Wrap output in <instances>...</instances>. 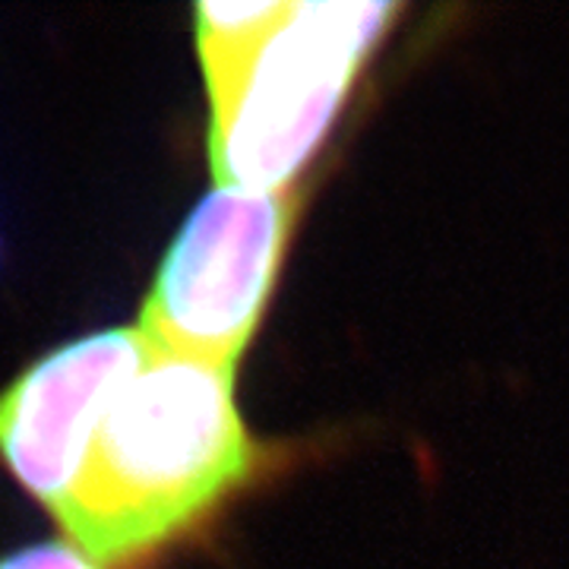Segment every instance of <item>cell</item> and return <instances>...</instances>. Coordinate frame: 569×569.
I'll list each match as a JSON object with an SVG mask.
<instances>
[{
    "instance_id": "obj_1",
    "label": "cell",
    "mask_w": 569,
    "mask_h": 569,
    "mask_svg": "<svg viewBox=\"0 0 569 569\" xmlns=\"http://www.w3.org/2000/svg\"><path fill=\"white\" fill-rule=\"evenodd\" d=\"M263 459L238 411L234 367L149 342L54 519L99 567H142L250 485Z\"/></svg>"
},
{
    "instance_id": "obj_2",
    "label": "cell",
    "mask_w": 569,
    "mask_h": 569,
    "mask_svg": "<svg viewBox=\"0 0 569 569\" xmlns=\"http://www.w3.org/2000/svg\"><path fill=\"white\" fill-rule=\"evenodd\" d=\"M396 13L399 3H288L282 20L241 54L206 67L209 156L219 187L288 190L326 140Z\"/></svg>"
},
{
    "instance_id": "obj_3",
    "label": "cell",
    "mask_w": 569,
    "mask_h": 569,
    "mask_svg": "<svg viewBox=\"0 0 569 569\" xmlns=\"http://www.w3.org/2000/svg\"><path fill=\"white\" fill-rule=\"evenodd\" d=\"M295 216V190L216 187L164 253L142 301V336L162 351L234 367L276 288Z\"/></svg>"
},
{
    "instance_id": "obj_4",
    "label": "cell",
    "mask_w": 569,
    "mask_h": 569,
    "mask_svg": "<svg viewBox=\"0 0 569 569\" xmlns=\"http://www.w3.org/2000/svg\"><path fill=\"white\" fill-rule=\"evenodd\" d=\"M146 355L140 326L104 329L48 351L0 392V466L51 516L73 488L111 396Z\"/></svg>"
},
{
    "instance_id": "obj_5",
    "label": "cell",
    "mask_w": 569,
    "mask_h": 569,
    "mask_svg": "<svg viewBox=\"0 0 569 569\" xmlns=\"http://www.w3.org/2000/svg\"><path fill=\"white\" fill-rule=\"evenodd\" d=\"M288 0H206L197 7V44L203 67L241 54L282 20Z\"/></svg>"
},
{
    "instance_id": "obj_6",
    "label": "cell",
    "mask_w": 569,
    "mask_h": 569,
    "mask_svg": "<svg viewBox=\"0 0 569 569\" xmlns=\"http://www.w3.org/2000/svg\"><path fill=\"white\" fill-rule=\"evenodd\" d=\"M0 569H99L70 541H41L0 557Z\"/></svg>"
}]
</instances>
